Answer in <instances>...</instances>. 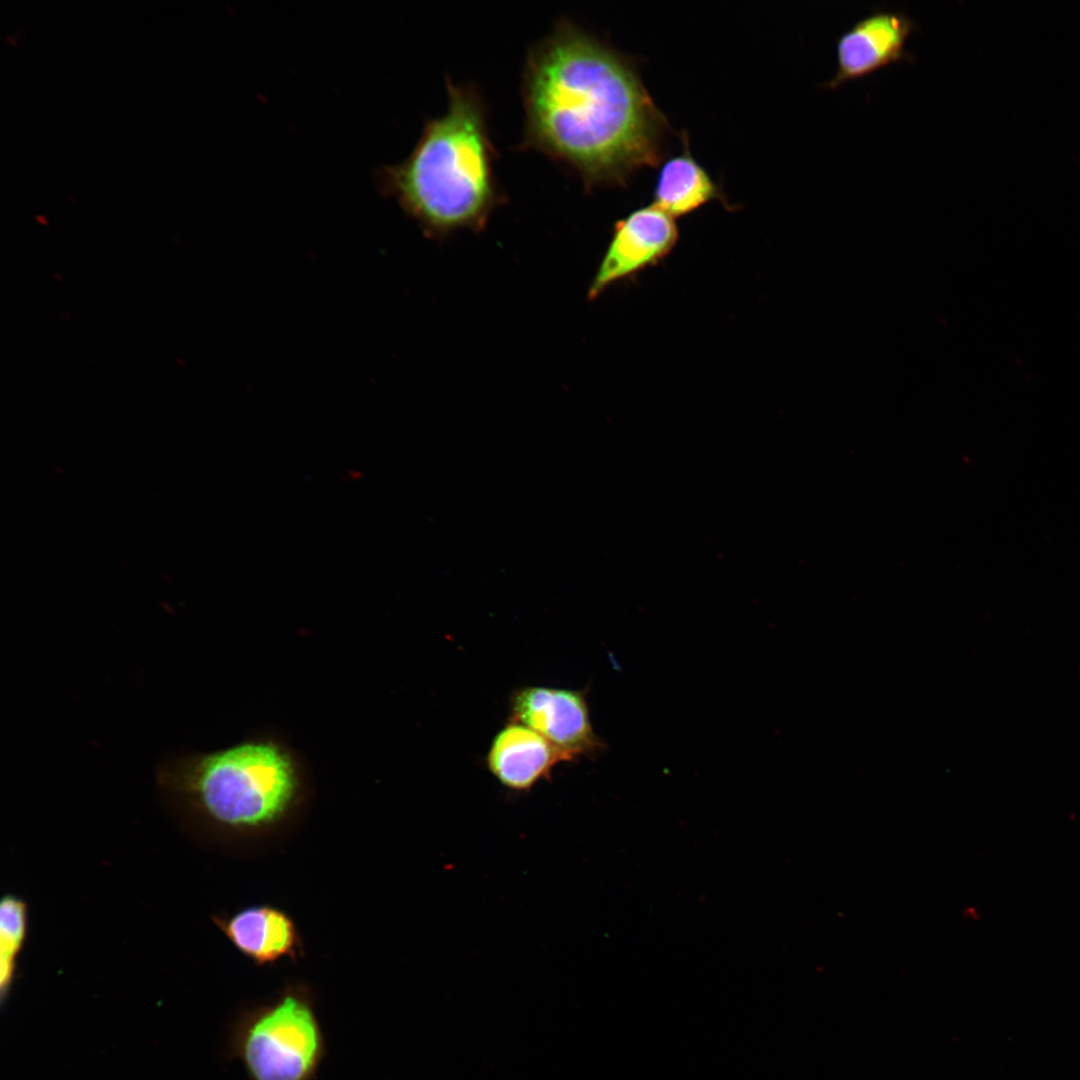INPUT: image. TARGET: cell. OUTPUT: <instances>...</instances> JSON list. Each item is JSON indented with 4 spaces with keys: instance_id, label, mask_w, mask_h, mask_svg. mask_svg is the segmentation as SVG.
Instances as JSON below:
<instances>
[{
    "instance_id": "obj_1",
    "label": "cell",
    "mask_w": 1080,
    "mask_h": 1080,
    "mask_svg": "<svg viewBox=\"0 0 1080 1080\" xmlns=\"http://www.w3.org/2000/svg\"><path fill=\"white\" fill-rule=\"evenodd\" d=\"M524 145L587 187L624 185L663 156L670 130L623 55L568 19L530 49L522 78Z\"/></svg>"
},
{
    "instance_id": "obj_2",
    "label": "cell",
    "mask_w": 1080,
    "mask_h": 1080,
    "mask_svg": "<svg viewBox=\"0 0 1080 1080\" xmlns=\"http://www.w3.org/2000/svg\"><path fill=\"white\" fill-rule=\"evenodd\" d=\"M446 84V111L425 121L406 159L375 171L380 191L438 235L481 228L503 198L482 98L472 86Z\"/></svg>"
},
{
    "instance_id": "obj_3",
    "label": "cell",
    "mask_w": 1080,
    "mask_h": 1080,
    "mask_svg": "<svg viewBox=\"0 0 1080 1080\" xmlns=\"http://www.w3.org/2000/svg\"><path fill=\"white\" fill-rule=\"evenodd\" d=\"M159 786L222 827L259 829L278 823L303 790L299 763L285 745L253 738L213 752L171 755L157 768Z\"/></svg>"
},
{
    "instance_id": "obj_4",
    "label": "cell",
    "mask_w": 1080,
    "mask_h": 1080,
    "mask_svg": "<svg viewBox=\"0 0 1080 1080\" xmlns=\"http://www.w3.org/2000/svg\"><path fill=\"white\" fill-rule=\"evenodd\" d=\"M325 1049L310 991L299 985L241 1014L229 1039L250 1080H312Z\"/></svg>"
},
{
    "instance_id": "obj_5",
    "label": "cell",
    "mask_w": 1080,
    "mask_h": 1080,
    "mask_svg": "<svg viewBox=\"0 0 1080 1080\" xmlns=\"http://www.w3.org/2000/svg\"><path fill=\"white\" fill-rule=\"evenodd\" d=\"M510 721L546 738L565 761L600 752L604 743L594 732L584 691L527 686L510 698Z\"/></svg>"
},
{
    "instance_id": "obj_6",
    "label": "cell",
    "mask_w": 1080,
    "mask_h": 1080,
    "mask_svg": "<svg viewBox=\"0 0 1080 1080\" xmlns=\"http://www.w3.org/2000/svg\"><path fill=\"white\" fill-rule=\"evenodd\" d=\"M678 237L674 218L655 204L635 209L618 220L589 287V298L660 262L675 247Z\"/></svg>"
},
{
    "instance_id": "obj_7",
    "label": "cell",
    "mask_w": 1080,
    "mask_h": 1080,
    "mask_svg": "<svg viewBox=\"0 0 1080 1080\" xmlns=\"http://www.w3.org/2000/svg\"><path fill=\"white\" fill-rule=\"evenodd\" d=\"M916 24L901 12L877 10L860 19L837 40L834 76L822 84L836 89L900 61H911L906 43Z\"/></svg>"
},
{
    "instance_id": "obj_8",
    "label": "cell",
    "mask_w": 1080,
    "mask_h": 1080,
    "mask_svg": "<svg viewBox=\"0 0 1080 1080\" xmlns=\"http://www.w3.org/2000/svg\"><path fill=\"white\" fill-rule=\"evenodd\" d=\"M213 921L231 944L258 966L285 958L294 960L302 952L294 920L277 907L250 906L232 915H217Z\"/></svg>"
},
{
    "instance_id": "obj_9",
    "label": "cell",
    "mask_w": 1080,
    "mask_h": 1080,
    "mask_svg": "<svg viewBox=\"0 0 1080 1080\" xmlns=\"http://www.w3.org/2000/svg\"><path fill=\"white\" fill-rule=\"evenodd\" d=\"M565 761L546 738L531 728L510 721L493 738L487 767L506 788L522 792L548 778L553 767Z\"/></svg>"
},
{
    "instance_id": "obj_10",
    "label": "cell",
    "mask_w": 1080,
    "mask_h": 1080,
    "mask_svg": "<svg viewBox=\"0 0 1080 1080\" xmlns=\"http://www.w3.org/2000/svg\"><path fill=\"white\" fill-rule=\"evenodd\" d=\"M653 197L654 204L673 218L690 214L713 200L726 201L720 186L692 156L686 135L682 152L661 166Z\"/></svg>"
},
{
    "instance_id": "obj_11",
    "label": "cell",
    "mask_w": 1080,
    "mask_h": 1080,
    "mask_svg": "<svg viewBox=\"0 0 1080 1080\" xmlns=\"http://www.w3.org/2000/svg\"><path fill=\"white\" fill-rule=\"evenodd\" d=\"M28 929V906L13 894H6L0 902V992L2 1001L12 986L17 959Z\"/></svg>"
}]
</instances>
